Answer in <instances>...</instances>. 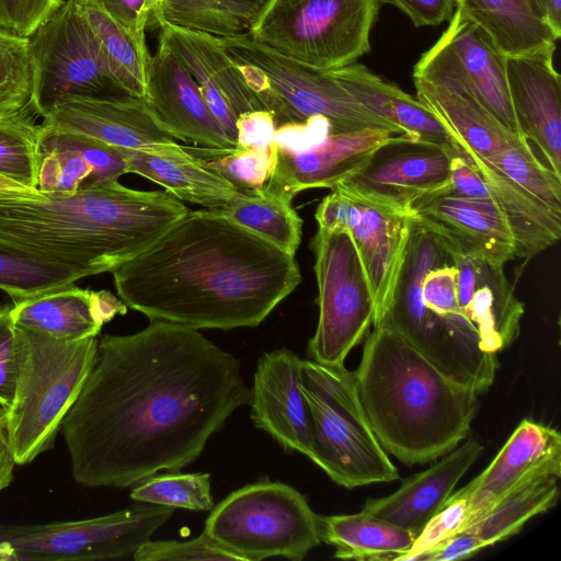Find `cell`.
I'll return each mask as SVG.
<instances>
[{
	"mask_svg": "<svg viewBox=\"0 0 561 561\" xmlns=\"http://www.w3.org/2000/svg\"><path fill=\"white\" fill-rule=\"evenodd\" d=\"M249 401L240 360L199 330L152 320L105 334L60 427L72 478L124 489L179 471Z\"/></svg>",
	"mask_w": 561,
	"mask_h": 561,
	"instance_id": "6da1fadb",
	"label": "cell"
},
{
	"mask_svg": "<svg viewBox=\"0 0 561 561\" xmlns=\"http://www.w3.org/2000/svg\"><path fill=\"white\" fill-rule=\"evenodd\" d=\"M111 273L127 308L196 330L255 328L301 282L295 255L208 208Z\"/></svg>",
	"mask_w": 561,
	"mask_h": 561,
	"instance_id": "7a4b0ae2",
	"label": "cell"
},
{
	"mask_svg": "<svg viewBox=\"0 0 561 561\" xmlns=\"http://www.w3.org/2000/svg\"><path fill=\"white\" fill-rule=\"evenodd\" d=\"M188 210L165 190L103 181L73 194L0 205V242L91 276L138 255Z\"/></svg>",
	"mask_w": 561,
	"mask_h": 561,
	"instance_id": "3957f363",
	"label": "cell"
},
{
	"mask_svg": "<svg viewBox=\"0 0 561 561\" xmlns=\"http://www.w3.org/2000/svg\"><path fill=\"white\" fill-rule=\"evenodd\" d=\"M354 374L379 444L402 463L432 462L470 433L480 393L446 375L393 329L373 325Z\"/></svg>",
	"mask_w": 561,
	"mask_h": 561,
	"instance_id": "277c9868",
	"label": "cell"
},
{
	"mask_svg": "<svg viewBox=\"0 0 561 561\" xmlns=\"http://www.w3.org/2000/svg\"><path fill=\"white\" fill-rule=\"evenodd\" d=\"M18 374L12 402L4 410L16 465L49 450L96 358L99 340L65 341L15 325Z\"/></svg>",
	"mask_w": 561,
	"mask_h": 561,
	"instance_id": "5b68a950",
	"label": "cell"
},
{
	"mask_svg": "<svg viewBox=\"0 0 561 561\" xmlns=\"http://www.w3.org/2000/svg\"><path fill=\"white\" fill-rule=\"evenodd\" d=\"M301 391L311 420L309 459L334 483L354 489L400 478L367 420L354 371L302 359Z\"/></svg>",
	"mask_w": 561,
	"mask_h": 561,
	"instance_id": "8992f818",
	"label": "cell"
},
{
	"mask_svg": "<svg viewBox=\"0 0 561 561\" xmlns=\"http://www.w3.org/2000/svg\"><path fill=\"white\" fill-rule=\"evenodd\" d=\"M219 43L264 108L274 114L276 127L322 116L329 121L332 134L360 129L402 134L363 106L332 70L317 69L285 57L248 34L219 37Z\"/></svg>",
	"mask_w": 561,
	"mask_h": 561,
	"instance_id": "52a82bcc",
	"label": "cell"
},
{
	"mask_svg": "<svg viewBox=\"0 0 561 561\" xmlns=\"http://www.w3.org/2000/svg\"><path fill=\"white\" fill-rule=\"evenodd\" d=\"M385 0H267L248 35L304 65L336 70L368 54Z\"/></svg>",
	"mask_w": 561,
	"mask_h": 561,
	"instance_id": "ba28073f",
	"label": "cell"
},
{
	"mask_svg": "<svg viewBox=\"0 0 561 561\" xmlns=\"http://www.w3.org/2000/svg\"><path fill=\"white\" fill-rule=\"evenodd\" d=\"M203 531L241 561H300L321 542L318 514L306 497L270 480L237 489L214 505Z\"/></svg>",
	"mask_w": 561,
	"mask_h": 561,
	"instance_id": "9c48e42d",
	"label": "cell"
},
{
	"mask_svg": "<svg viewBox=\"0 0 561 561\" xmlns=\"http://www.w3.org/2000/svg\"><path fill=\"white\" fill-rule=\"evenodd\" d=\"M318 286V324L308 341V358L340 367L368 334L375 321L370 284L345 228L318 230L310 242Z\"/></svg>",
	"mask_w": 561,
	"mask_h": 561,
	"instance_id": "30bf717a",
	"label": "cell"
},
{
	"mask_svg": "<svg viewBox=\"0 0 561 561\" xmlns=\"http://www.w3.org/2000/svg\"><path fill=\"white\" fill-rule=\"evenodd\" d=\"M173 513L172 507L140 503L78 520L0 523V561H93L133 557Z\"/></svg>",
	"mask_w": 561,
	"mask_h": 561,
	"instance_id": "8fae6325",
	"label": "cell"
},
{
	"mask_svg": "<svg viewBox=\"0 0 561 561\" xmlns=\"http://www.w3.org/2000/svg\"><path fill=\"white\" fill-rule=\"evenodd\" d=\"M32 106L43 118L75 98H118L96 38L75 0L64 2L27 38Z\"/></svg>",
	"mask_w": 561,
	"mask_h": 561,
	"instance_id": "7c38bea8",
	"label": "cell"
},
{
	"mask_svg": "<svg viewBox=\"0 0 561 561\" xmlns=\"http://www.w3.org/2000/svg\"><path fill=\"white\" fill-rule=\"evenodd\" d=\"M314 218L318 227L350 232L373 291L375 324L390 304L404 261L411 215L336 184L319 204Z\"/></svg>",
	"mask_w": 561,
	"mask_h": 561,
	"instance_id": "4fadbf2b",
	"label": "cell"
},
{
	"mask_svg": "<svg viewBox=\"0 0 561 561\" xmlns=\"http://www.w3.org/2000/svg\"><path fill=\"white\" fill-rule=\"evenodd\" d=\"M412 76L468 92L506 129L525 137L511 103L504 56L457 10L440 37L415 62Z\"/></svg>",
	"mask_w": 561,
	"mask_h": 561,
	"instance_id": "5bb4252c",
	"label": "cell"
},
{
	"mask_svg": "<svg viewBox=\"0 0 561 561\" xmlns=\"http://www.w3.org/2000/svg\"><path fill=\"white\" fill-rule=\"evenodd\" d=\"M456 153L404 134L391 135L359 170L337 184L408 211L416 199L448 184Z\"/></svg>",
	"mask_w": 561,
	"mask_h": 561,
	"instance_id": "9a60e30c",
	"label": "cell"
},
{
	"mask_svg": "<svg viewBox=\"0 0 561 561\" xmlns=\"http://www.w3.org/2000/svg\"><path fill=\"white\" fill-rule=\"evenodd\" d=\"M408 213L434 236L465 252L501 265L516 257L513 231L489 192L486 197H468L446 184L416 199Z\"/></svg>",
	"mask_w": 561,
	"mask_h": 561,
	"instance_id": "2e32d148",
	"label": "cell"
},
{
	"mask_svg": "<svg viewBox=\"0 0 561 561\" xmlns=\"http://www.w3.org/2000/svg\"><path fill=\"white\" fill-rule=\"evenodd\" d=\"M142 100L157 124L172 138L201 147H236L210 112L193 76L159 38Z\"/></svg>",
	"mask_w": 561,
	"mask_h": 561,
	"instance_id": "e0dca14e",
	"label": "cell"
},
{
	"mask_svg": "<svg viewBox=\"0 0 561 561\" xmlns=\"http://www.w3.org/2000/svg\"><path fill=\"white\" fill-rule=\"evenodd\" d=\"M43 123L79 133L108 146L151 151L163 156H187L153 119L142 99L75 98L54 107Z\"/></svg>",
	"mask_w": 561,
	"mask_h": 561,
	"instance_id": "ac0fdd59",
	"label": "cell"
},
{
	"mask_svg": "<svg viewBox=\"0 0 561 561\" xmlns=\"http://www.w3.org/2000/svg\"><path fill=\"white\" fill-rule=\"evenodd\" d=\"M556 44L536 51L504 56L511 103L528 141L561 178V77L553 65Z\"/></svg>",
	"mask_w": 561,
	"mask_h": 561,
	"instance_id": "d6986e66",
	"label": "cell"
},
{
	"mask_svg": "<svg viewBox=\"0 0 561 561\" xmlns=\"http://www.w3.org/2000/svg\"><path fill=\"white\" fill-rule=\"evenodd\" d=\"M302 359L282 347L265 352L256 364L250 388L251 420L286 451L309 458L311 420L301 391Z\"/></svg>",
	"mask_w": 561,
	"mask_h": 561,
	"instance_id": "ffe728a7",
	"label": "cell"
},
{
	"mask_svg": "<svg viewBox=\"0 0 561 561\" xmlns=\"http://www.w3.org/2000/svg\"><path fill=\"white\" fill-rule=\"evenodd\" d=\"M158 38L184 64L210 112L237 147V117L265 108L239 67L224 51L219 37L163 24L159 26Z\"/></svg>",
	"mask_w": 561,
	"mask_h": 561,
	"instance_id": "44dd1931",
	"label": "cell"
},
{
	"mask_svg": "<svg viewBox=\"0 0 561 561\" xmlns=\"http://www.w3.org/2000/svg\"><path fill=\"white\" fill-rule=\"evenodd\" d=\"M439 240L458 270L459 307L476 328L481 348L496 355L518 337L524 304L516 297L504 265Z\"/></svg>",
	"mask_w": 561,
	"mask_h": 561,
	"instance_id": "7402d4cb",
	"label": "cell"
},
{
	"mask_svg": "<svg viewBox=\"0 0 561 561\" xmlns=\"http://www.w3.org/2000/svg\"><path fill=\"white\" fill-rule=\"evenodd\" d=\"M391 135L385 129H360L330 134L317 147L293 152L278 148L265 184L293 199L310 188H333L354 174Z\"/></svg>",
	"mask_w": 561,
	"mask_h": 561,
	"instance_id": "603a6c76",
	"label": "cell"
},
{
	"mask_svg": "<svg viewBox=\"0 0 561 561\" xmlns=\"http://www.w3.org/2000/svg\"><path fill=\"white\" fill-rule=\"evenodd\" d=\"M483 451L479 440L467 439L430 468L405 479L393 493L368 499L362 512L407 529L416 538Z\"/></svg>",
	"mask_w": 561,
	"mask_h": 561,
	"instance_id": "cb8c5ba5",
	"label": "cell"
},
{
	"mask_svg": "<svg viewBox=\"0 0 561 561\" xmlns=\"http://www.w3.org/2000/svg\"><path fill=\"white\" fill-rule=\"evenodd\" d=\"M127 173L122 153L92 137L42 123L37 190L73 194L91 184Z\"/></svg>",
	"mask_w": 561,
	"mask_h": 561,
	"instance_id": "d4e9b609",
	"label": "cell"
},
{
	"mask_svg": "<svg viewBox=\"0 0 561 561\" xmlns=\"http://www.w3.org/2000/svg\"><path fill=\"white\" fill-rule=\"evenodd\" d=\"M553 461H561L560 433L546 424L523 420L490 465L463 488L451 493L467 501L465 529L528 473Z\"/></svg>",
	"mask_w": 561,
	"mask_h": 561,
	"instance_id": "484cf974",
	"label": "cell"
},
{
	"mask_svg": "<svg viewBox=\"0 0 561 561\" xmlns=\"http://www.w3.org/2000/svg\"><path fill=\"white\" fill-rule=\"evenodd\" d=\"M73 284L14 302V324L55 339L78 341L96 337L104 323L127 312V306L112 293L82 289Z\"/></svg>",
	"mask_w": 561,
	"mask_h": 561,
	"instance_id": "4316f807",
	"label": "cell"
},
{
	"mask_svg": "<svg viewBox=\"0 0 561 561\" xmlns=\"http://www.w3.org/2000/svg\"><path fill=\"white\" fill-rule=\"evenodd\" d=\"M341 84L367 110L398 127L402 134L451 149H461L453 135L417 98L355 62L332 70Z\"/></svg>",
	"mask_w": 561,
	"mask_h": 561,
	"instance_id": "83f0119b",
	"label": "cell"
},
{
	"mask_svg": "<svg viewBox=\"0 0 561 561\" xmlns=\"http://www.w3.org/2000/svg\"><path fill=\"white\" fill-rule=\"evenodd\" d=\"M456 10L471 22L502 56L536 51L561 35L545 18L539 0H455Z\"/></svg>",
	"mask_w": 561,
	"mask_h": 561,
	"instance_id": "f1b7e54d",
	"label": "cell"
},
{
	"mask_svg": "<svg viewBox=\"0 0 561 561\" xmlns=\"http://www.w3.org/2000/svg\"><path fill=\"white\" fill-rule=\"evenodd\" d=\"M416 98L444 124L471 160L486 162L519 138L497 122L468 92L413 79Z\"/></svg>",
	"mask_w": 561,
	"mask_h": 561,
	"instance_id": "f546056e",
	"label": "cell"
},
{
	"mask_svg": "<svg viewBox=\"0 0 561 561\" xmlns=\"http://www.w3.org/2000/svg\"><path fill=\"white\" fill-rule=\"evenodd\" d=\"M124 157L128 173L141 175L181 202L219 209L240 192L219 174L187 156H163L145 150L115 147Z\"/></svg>",
	"mask_w": 561,
	"mask_h": 561,
	"instance_id": "4dcf8cb0",
	"label": "cell"
},
{
	"mask_svg": "<svg viewBox=\"0 0 561 561\" xmlns=\"http://www.w3.org/2000/svg\"><path fill=\"white\" fill-rule=\"evenodd\" d=\"M560 477L561 461L536 468L504 493L468 529L479 536L484 547L516 535L528 520L556 505Z\"/></svg>",
	"mask_w": 561,
	"mask_h": 561,
	"instance_id": "1f68e13d",
	"label": "cell"
},
{
	"mask_svg": "<svg viewBox=\"0 0 561 561\" xmlns=\"http://www.w3.org/2000/svg\"><path fill=\"white\" fill-rule=\"evenodd\" d=\"M321 541L334 547L339 559L400 561L415 535L364 512L318 515Z\"/></svg>",
	"mask_w": 561,
	"mask_h": 561,
	"instance_id": "d6a6232c",
	"label": "cell"
},
{
	"mask_svg": "<svg viewBox=\"0 0 561 561\" xmlns=\"http://www.w3.org/2000/svg\"><path fill=\"white\" fill-rule=\"evenodd\" d=\"M88 21L115 84L126 95L144 99L151 55L146 35H137L93 3L77 2Z\"/></svg>",
	"mask_w": 561,
	"mask_h": 561,
	"instance_id": "836d02e7",
	"label": "cell"
},
{
	"mask_svg": "<svg viewBox=\"0 0 561 561\" xmlns=\"http://www.w3.org/2000/svg\"><path fill=\"white\" fill-rule=\"evenodd\" d=\"M267 0H153V21L217 37L248 34Z\"/></svg>",
	"mask_w": 561,
	"mask_h": 561,
	"instance_id": "e575fe53",
	"label": "cell"
},
{
	"mask_svg": "<svg viewBox=\"0 0 561 561\" xmlns=\"http://www.w3.org/2000/svg\"><path fill=\"white\" fill-rule=\"evenodd\" d=\"M293 199L275 188L240 191L220 210L240 226L295 255L302 236V219L291 206Z\"/></svg>",
	"mask_w": 561,
	"mask_h": 561,
	"instance_id": "d590c367",
	"label": "cell"
},
{
	"mask_svg": "<svg viewBox=\"0 0 561 561\" xmlns=\"http://www.w3.org/2000/svg\"><path fill=\"white\" fill-rule=\"evenodd\" d=\"M87 277L72 266L0 242V289L19 302Z\"/></svg>",
	"mask_w": 561,
	"mask_h": 561,
	"instance_id": "8d00e7d4",
	"label": "cell"
},
{
	"mask_svg": "<svg viewBox=\"0 0 561 561\" xmlns=\"http://www.w3.org/2000/svg\"><path fill=\"white\" fill-rule=\"evenodd\" d=\"M33 106L0 117V175L37 190L42 124ZM38 191V190H37Z\"/></svg>",
	"mask_w": 561,
	"mask_h": 561,
	"instance_id": "74e56055",
	"label": "cell"
},
{
	"mask_svg": "<svg viewBox=\"0 0 561 561\" xmlns=\"http://www.w3.org/2000/svg\"><path fill=\"white\" fill-rule=\"evenodd\" d=\"M482 164L497 171L552 210L561 213V178L538 159L526 138L517 139Z\"/></svg>",
	"mask_w": 561,
	"mask_h": 561,
	"instance_id": "f35d334b",
	"label": "cell"
},
{
	"mask_svg": "<svg viewBox=\"0 0 561 561\" xmlns=\"http://www.w3.org/2000/svg\"><path fill=\"white\" fill-rule=\"evenodd\" d=\"M183 147L199 164L219 174L239 191L263 187L271 175L275 158L273 141L268 148Z\"/></svg>",
	"mask_w": 561,
	"mask_h": 561,
	"instance_id": "ab89813d",
	"label": "cell"
},
{
	"mask_svg": "<svg viewBox=\"0 0 561 561\" xmlns=\"http://www.w3.org/2000/svg\"><path fill=\"white\" fill-rule=\"evenodd\" d=\"M130 499L137 503L195 512L210 511L215 505L210 474L204 472L156 473L135 484L130 492Z\"/></svg>",
	"mask_w": 561,
	"mask_h": 561,
	"instance_id": "60d3db41",
	"label": "cell"
},
{
	"mask_svg": "<svg viewBox=\"0 0 561 561\" xmlns=\"http://www.w3.org/2000/svg\"><path fill=\"white\" fill-rule=\"evenodd\" d=\"M28 39L0 33V117L32 106Z\"/></svg>",
	"mask_w": 561,
	"mask_h": 561,
	"instance_id": "b9f144b4",
	"label": "cell"
},
{
	"mask_svg": "<svg viewBox=\"0 0 561 561\" xmlns=\"http://www.w3.org/2000/svg\"><path fill=\"white\" fill-rule=\"evenodd\" d=\"M135 561H241L205 531L190 540H148L131 557Z\"/></svg>",
	"mask_w": 561,
	"mask_h": 561,
	"instance_id": "7bdbcfd3",
	"label": "cell"
},
{
	"mask_svg": "<svg viewBox=\"0 0 561 561\" xmlns=\"http://www.w3.org/2000/svg\"><path fill=\"white\" fill-rule=\"evenodd\" d=\"M468 517V504L463 497L450 494L443 507L416 536L409 552L400 561H415L427 549L462 531Z\"/></svg>",
	"mask_w": 561,
	"mask_h": 561,
	"instance_id": "ee69618b",
	"label": "cell"
},
{
	"mask_svg": "<svg viewBox=\"0 0 561 561\" xmlns=\"http://www.w3.org/2000/svg\"><path fill=\"white\" fill-rule=\"evenodd\" d=\"M64 0H0V33L28 38Z\"/></svg>",
	"mask_w": 561,
	"mask_h": 561,
	"instance_id": "f6af8a7d",
	"label": "cell"
},
{
	"mask_svg": "<svg viewBox=\"0 0 561 561\" xmlns=\"http://www.w3.org/2000/svg\"><path fill=\"white\" fill-rule=\"evenodd\" d=\"M13 305H0V407L12 402L18 374L15 324L11 317Z\"/></svg>",
	"mask_w": 561,
	"mask_h": 561,
	"instance_id": "bcb514c9",
	"label": "cell"
},
{
	"mask_svg": "<svg viewBox=\"0 0 561 561\" xmlns=\"http://www.w3.org/2000/svg\"><path fill=\"white\" fill-rule=\"evenodd\" d=\"M332 134L329 121L322 116H312L300 122H287L276 127L273 142L293 152L310 150Z\"/></svg>",
	"mask_w": 561,
	"mask_h": 561,
	"instance_id": "7dc6e473",
	"label": "cell"
},
{
	"mask_svg": "<svg viewBox=\"0 0 561 561\" xmlns=\"http://www.w3.org/2000/svg\"><path fill=\"white\" fill-rule=\"evenodd\" d=\"M93 3L115 21L137 35H146V28L154 24L153 0H75Z\"/></svg>",
	"mask_w": 561,
	"mask_h": 561,
	"instance_id": "c3c4849f",
	"label": "cell"
},
{
	"mask_svg": "<svg viewBox=\"0 0 561 561\" xmlns=\"http://www.w3.org/2000/svg\"><path fill=\"white\" fill-rule=\"evenodd\" d=\"M237 147L268 148L276 129L274 114L267 110L245 112L237 117Z\"/></svg>",
	"mask_w": 561,
	"mask_h": 561,
	"instance_id": "681fc988",
	"label": "cell"
},
{
	"mask_svg": "<svg viewBox=\"0 0 561 561\" xmlns=\"http://www.w3.org/2000/svg\"><path fill=\"white\" fill-rule=\"evenodd\" d=\"M404 13L415 27L437 26L450 21L455 0H386Z\"/></svg>",
	"mask_w": 561,
	"mask_h": 561,
	"instance_id": "f907efd6",
	"label": "cell"
},
{
	"mask_svg": "<svg viewBox=\"0 0 561 561\" xmlns=\"http://www.w3.org/2000/svg\"><path fill=\"white\" fill-rule=\"evenodd\" d=\"M484 545L471 529H465L422 552L415 561H451L472 557Z\"/></svg>",
	"mask_w": 561,
	"mask_h": 561,
	"instance_id": "816d5d0a",
	"label": "cell"
},
{
	"mask_svg": "<svg viewBox=\"0 0 561 561\" xmlns=\"http://www.w3.org/2000/svg\"><path fill=\"white\" fill-rule=\"evenodd\" d=\"M16 465L8 438L4 410H0V492L10 485L13 479V469Z\"/></svg>",
	"mask_w": 561,
	"mask_h": 561,
	"instance_id": "f5cc1de1",
	"label": "cell"
},
{
	"mask_svg": "<svg viewBox=\"0 0 561 561\" xmlns=\"http://www.w3.org/2000/svg\"><path fill=\"white\" fill-rule=\"evenodd\" d=\"M45 197L37 190L28 188L0 175V205L20 201H36Z\"/></svg>",
	"mask_w": 561,
	"mask_h": 561,
	"instance_id": "db71d44e",
	"label": "cell"
},
{
	"mask_svg": "<svg viewBox=\"0 0 561 561\" xmlns=\"http://www.w3.org/2000/svg\"><path fill=\"white\" fill-rule=\"evenodd\" d=\"M545 18L554 30L561 35V0H539Z\"/></svg>",
	"mask_w": 561,
	"mask_h": 561,
	"instance_id": "11a10c76",
	"label": "cell"
},
{
	"mask_svg": "<svg viewBox=\"0 0 561 561\" xmlns=\"http://www.w3.org/2000/svg\"><path fill=\"white\" fill-rule=\"evenodd\" d=\"M1 409H2V408L0 407V410H1Z\"/></svg>",
	"mask_w": 561,
	"mask_h": 561,
	"instance_id": "9f6ffc18",
	"label": "cell"
}]
</instances>
